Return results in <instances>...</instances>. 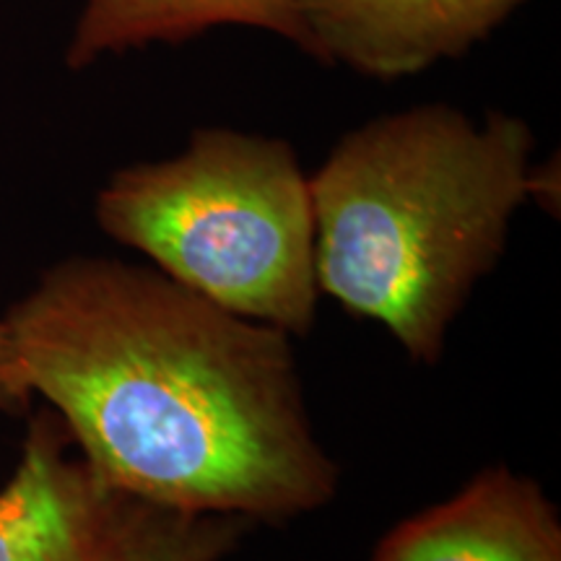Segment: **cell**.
Returning <instances> with one entry per match:
<instances>
[{"mask_svg":"<svg viewBox=\"0 0 561 561\" xmlns=\"http://www.w3.org/2000/svg\"><path fill=\"white\" fill-rule=\"evenodd\" d=\"M533 151L523 117L445 102L348 130L310 174L320 294L388 328L411 362L437 364L517 210L549 193Z\"/></svg>","mask_w":561,"mask_h":561,"instance_id":"7a4b0ae2","label":"cell"},{"mask_svg":"<svg viewBox=\"0 0 561 561\" xmlns=\"http://www.w3.org/2000/svg\"><path fill=\"white\" fill-rule=\"evenodd\" d=\"M3 322L32 398L115 486L252 525L339 494L289 333L102 255L55 263Z\"/></svg>","mask_w":561,"mask_h":561,"instance_id":"6da1fadb","label":"cell"},{"mask_svg":"<svg viewBox=\"0 0 561 561\" xmlns=\"http://www.w3.org/2000/svg\"><path fill=\"white\" fill-rule=\"evenodd\" d=\"M525 0H294L299 47L371 79H403L466 55Z\"/></svg>","mask_w":561,"mask_h":561,"instance_id":"5b68a950","label":"cell"},{"mask_svg":"<svg viewBox=\"0 0 561 561\" xmlns=\"http://www.w3.org/2000/svg\"><path fill=\"white\" fill-rule=\"evenodd\" d=\"M214 26H252L299 45L294 0H83L66 45L70 70L153 42H185Z\"/></svg>","mask_w":561,"mask_h":561,"instance_id":"52a82bcc","label":"cell"},{"mask_svg":"<svg viewBox=\"0 0 561 561\" xmlns=\"http://www.w3.org/2000/svg\"><path fill=\"white\" fill-rule=\"evenodd\" d=\"M94 219L224 310L289 335H307L318 320L310 174L289 140L193 130L174 157L112 172Z\"/></svg>","mask_w":561,"mask_h":561,"instance_id":"3957f363","label":"cell"},{"mask_svg":"<svg viewBox=\"0 0 561 561\" xmlns=\"http://www.w3.org/2000/svg\"><path fill=\"white\" fill-rule=\"evenodd\" d=\"M32 403V392L26 388L24 375L13 354L9 328L0 320V411H24Z\"/></svg>","mask_w":561,"mask_h":561,"instance_id":"ba28073f","label":"cell"},{"mask_svg":"<svg viewBox=\"0 0 561 561\" xmlns=\"http://www.w3.org/2000/svg\"><path fill=\"white\" fill-rule=\"evenodd\" d=\"M250 525L115 486L73 450L55 413L32 419L0 489V561H227Z\"/></svg>","mask_w":561,"mask_h":561,"instance_id":"277c9868","label":"cell"},{"mask_svg":"<svg viewBox=\"0 0 561 561\" xmlns=\"http://www.w3.org/2000/svg\"><path fill=\"white\" fill-rule=\"evenodd\" d=\"M371 561H561L559 512L528 476L491 466L396 525Z\"/></svg>","mask_w":561,"mask_h":561,"instance_id":"8992f818","label":"cell"}]
</instances>
